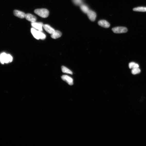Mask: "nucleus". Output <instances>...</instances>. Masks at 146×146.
<instances>
[{
	"label": "nucleus",
	"instance_id": "obj_19",
	"mask_svg": "<svg viewBox=\"0 0 146 146\" xmlns=\"http://www.w3.org/2000/svg\"><path fill=\"white\" fill-rule=\"evenodd\" d=\"M72 1L76 5L80 6L83 4V0H72Z\"/></svg>",
	"mask_w": 146,
	"mask_h": 146
},
{
	"label": "nucleus",
	"instance_id": "obj_11",
	"mask_svg": "<svg viewBox=\"0 0 146 146\" xmlns=\"http://www.w3.org/2000/svg\"><path fill=\"white\" fill-rule=\"evenodd\" d=\"M62 35V33L58 30H55L54 32L51 34V37L52 39H56L60 37Z\"/></svg>",
	"mask_w": 146,
	"mask_h": 146
},
{
	"label": "nucleus",
	"instance_id": "obj_17",
	"mask_svg": "<svg viewBox=\"0 0 146 146\" xmlns=\"http://www.w3.org/2000/svg\"><path fill=\"white\" fill-rule=\"evenodd\" d=\"M129 68L130 69H134L136 68H139L138 65L135 62H131L129 64Z\"/></svg>",
	"mask_w": 146,
	"mask_h": 146
},
{
	"label": "nucleus",
	"instance_id": "obj_6",
	"mask_svg": "<svg viewBox=\"0 0 146 146\" xmlns=\"http://www.w3.org/2000/svg\"><path fill=\"white\" fill-rule=\"evenodd\" d=\"M88 17L91 21H94L96 17V14L95 12L90 10L87 13Z\"/></svg>",
	"mask_w": 146,
	"mask_h": 146
},
{
	"label": "nucleus",
	"instance_id": "obj_16",
	"mask_svg": "<svg viewBox=\"0 0 146 146\" xmlns=\"http://www.w3.org/2000/svg\"><path fill=\"white\" fill-rule=\"evenodd\" d=\"M7 54L3 52L0 55V62L2 64H4L5 63Z\"/></svg>",
	"mask_w": 146,
	"mask_h": 146
},
{
	"label": "nucleus",
	"instance_id": "obj_1",
	"mask_svg": "<svg viewBox=\"0 0 146 146\" xmlns=\"http://www.w3.org/2000/svg\"><path fill=\"white\" fill-rule=\"evenodd\" d=\"M31 31L33 36L37 40H43L46 38V35L42 31L38 30L33 28H31Z\"/></svg>",
	"mask_w": 146,
	"mask_h": 146
},
{
	"label": "nucleus",
	"instance_id": "obj_9",
	"mask_svg": "<svg viewBox=\"0 0 146 146\" xmlns=\"http://www.w3.org/2000/svg\"><path fill=\"white\" fill-rule=\"evenodd\" d=\"M98 24L100 26L105 28H108L110 26V23L107 21L104 20H101L99 21Z\"/></svg>",
	"mask_w": 146,
	"mask_h": 146
},
{
	"label": "nucleus",
	"instance_id": "obj_18",
	"mask_svg": "<svg viewBox=\"0 0 146 146\" xmlns=\"http://www.w3.org/2000/svg\"><path fill=\"white\" fill-rule=\"evenodd\" d=\"M141 70L139 68H136L132 69L131 71V73L133 75H135L136 74L139 73L140 72Z\"/></svg>",
	"mask_w": 146,
	"mask_h": 146
},
{
	"label": "nucleus",
	"instance_id": "obj_5",
	"mask_svg": "<svg viewBox=\"0 0 146 146\" xmlns=\"http://www.w3.org/2000/svg\"><path fill=\"white\" fill-rule=\"evenodd\" d=\"M62 80L65 81L70 85H72L73 84V80L72 78L67 75H64L61 77Z\"/></svg>",
	"mask_w": 146,
	"mask_h": 146
},
{
	"label": "nucleus",
	"instance_id": "obj_13",
	"mask_svg": "<svg viewBox=\"0 0 146 146\" xmlns=\"http://www.w3.org/2000/svg\"><path fill=\"white\" fill-rule=\"evenodd\" d=\"M61 70L62 72L63 73L70 74L71 75H72L73 74L72 72L70 70L64 66L61 67Z\"/></svg>",
	"mask_w": 146,
	"mask_h": 146
},
{
	"label": "nucleus",
	"instance_id": "obj_14",
	"mask_svg": "<svg viewBox=\"0 0 146 146\" xmlns=\"http://www.w3.org/2000/svg\"><path fill=\"white\" fill-rule=\"evenodd\" d=\"M134 11H136L146 12V7H138L133 9Z\"/></svg>",
	"mask_w": 146,
	"mask_h": 146
},
{
	"label": "nucleus",
	"instance_id": "obj_2",
	"mask_svg": "<svg viewBox=\"0 0 146 146\" xmlns=\"http://www.w3.org/2000/svg\"><path fill=\"white\" fill-rule=\"evenodd\" d=\"M34 13L42 18H46L49 15V11L47 9H35Z\"/></svg>",
	"mask_w": 146,
	"mask_h": 146
},
{
	"label": "nucleus",
	"instance_id": "obj_12",
	"mask_svg": "<svg viewBox=\"0 0 146 146\" xmlns=\"http://www.w3.org/2000/svg\"><path fill=\"white\" fill-rule=\"evenodd\" d=\"M80 8L81 10L85 13L87 14L90 9L88 6L85 4H83L80 6Z\"/></svg>",
	"mask_w": 146,
	"mask_h": 146
},
{
	"label": "nucleus",
	"instance_id": "obj_4",
	"mask_svg": "<svg viewBox=\"0 0 146 146\" xmlns=\"http://www.w3.org/2000/svg\"><path fill=\"white\" fill-rule=\"evenodd\" d=\"M31 25L33 28L40 31H43V27L44 25L42 23L36 22H32L31 23Z\"/></svg>",
	"mask_w": 146,
	"mask_h": 146
},
{
	"label": "nucleus",
	"instance_id": "obj_10",
	"mask_svg": "<svg viewBox=\"0 0 146 146\" xmlns=\"http://www.w3.org/2000/svg\"><path fill=\"white\" fill-rule=\"evenodd\" d=\"M43 28L46 32L50 34H52L55 31L54 28L49 25H44L43 26Z\"/></svg>",
	"mask_w": 146,
	"mask_h": 146
},
{
	"label": "nucleus",
	"instance_id": "obj_8",
	"mask_svg": "<svg viewBox=\"0 0 146 146\" xmlns=\"http://www.w3.org/2000/svg\"><path fill=\"white\" fill-rule=\"evenodd\" d=\"M13 13L14 15L17 17L21 18H25L26 14L23 12L15 10L14 11Z\"/></svg>",
	"mask_w": 146,
	"mask_h": 146
},
{
	"label": "nucleus",
	"instance_id": "obj_7",
	"mask_svg": "<svg viewBox=\"0 0 146 146\" xmlns=\"http://www.w3.org/2000/svg\"><path fill=\"white\" fill-rule=\"evenodd\" d=\"M25 18L26 20L32 23L36 22L37 20L36 17L30 14H26Z\"/></svg>",
	"mask_w": 146,
	"mask_h": 146
},
{
	"label": "nucleus",
	"instance_id": "obj_3",
	"mask_svg": "<svg viewBox=\"0 0 146 146\" xmlns=\"http://www.w3.org/2000/svg\"><path fill=\"white\" fill-rule=\"evenodd\" d=\"M113 32L116 34L126 33L128 32V29L126 27H118L112 28Z\"/></svg>",
	"mask_w": 146,
	"mask_h": 146
},
{
	"label": "nucleus",
	"instance_id": "obj_15",
	"mask_svg": "<svg viewBox=\"0 0 146 146\" xmlns=\"http://www.w3.org/2000/svg\"><path fill=\"white\" fill-rule=\"evenodd\" d=\"M13 58L10 55L7 54L5 61V63H10L13 61Z\"/></svg>",
	"mask_w": 146,
	"mask_h": 146
}]
</instances>
